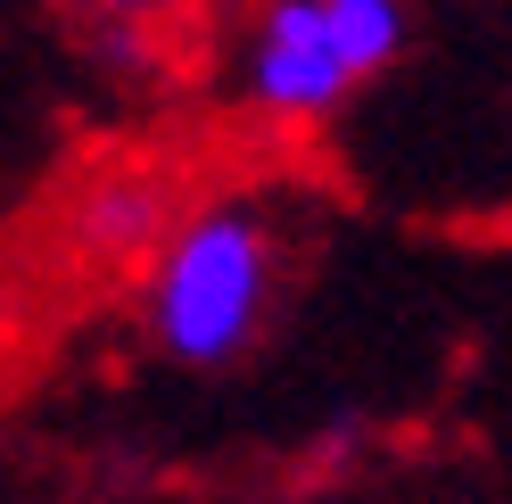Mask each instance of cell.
I'll return each instance as SVG.
<instances>
[{"mask_svg":"<svg viewBox=\"0 0 512 504\" xmlns=\"http://www.w3.org/2000/svg\"><path fill=\"white\" fill-rule=\"evenodd\" d=\"M281 298V232L256 199H207L174 215L141 273V331L182 372L240 364Z\"/></svg>","mask_w":512,"mask_h":504,"instance_id":"1","label":"cell"},{"mask_svg":"<svg viewBox=\"0 0 512 504\" xmlns=\"http://www.w3.org/2000/svg\"><path fill=\"white\" fill-rule=\"evenodd\" d=\"M413 42L405 0H256L240 42V100L265 124H323Z\"/></svg>","mask_w":512,"mask_h":504,"instance_id":"2","label":"cell"},{"mask_svg":"<svg viewBox=\"0 0 512 504\" xmlns=\"http://www.w3.org/2000/svg\"><path fill=\"white\" fill-rule=\"evenodd\" d=\"M166 224H174V191L157 174H108L75 207V240L100 248V257H149Z\"/></svg>","mask_w":512,"mask_h":504,"instance_id":"3","label":"cell"},{"mask_svg":"<svg viewBox=\"0 0 512 504\" xmlns=\"http://www.w3.org/2000/svg\"><path fill=\"white\" fill-rule=\"evenodd\" d=\"M67 17H75L108 58L133 67V58H149V50L190 17V0H67Z\"/></svg>","mask_w":512,"mask_h":504,"instance_id":"4","label":"cell"}]
</instances>
